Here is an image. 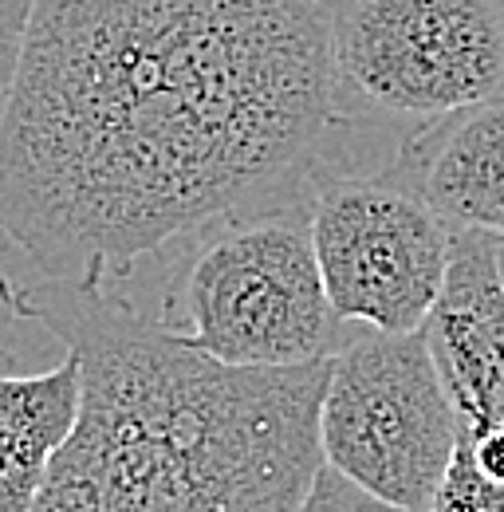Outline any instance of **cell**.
<instances>
[{
    "instance_id": "1",
    "label": "cell",
    "mask_w": 504,
    "mask_h": 512,
    "mask_svg": "<svg viewBox=\"0 0 504 512\" xmlns=\"http://www.w3.org/2000/svg\"><path fill=\"white\" fill-rule=\"evenodd\" d=\"M319 0H32L0 107V233L115 284L205 221L343 170Z\"/></svg>"
},
{
    "instance_id": "2",
    "label": "cell",
    "mask_w": 504,
    "mask_h": 512,
    "mask_svg": "<svg viewBox=\"0 0 504 512\" xmlns=\"http://www.w3.org/2000/svg\"><path fill=\"white\" fill-rule=\"evenodd\" d=\"M20 316L79 359V418L32 512H296L323 465L331 359L221 363L115 284H20Z\"/></svg>"
},
{
    "instance_id": "3",
    "label": "cell",
    "mask_w": 504,
    "mask_h": 512,
    "mask_svg": "<svg viewBox=\"0 0 504 512\" xmlns=\"http://www.w3.org/2000/svg\"><path fill=\"white\" fill-rule=\"evenodd\" d=\"M154 320L189 347L237 367L331 359L347 335L312 241V197L221 213L178 245Z\"/></svg>"
},
{
    "instance_id": "4",
    "label": "cell",
    "mask_w": 504,
    "mask_h": 512,
    "mask_svg": "<svg viewBox=\"0 0 504 512\" xmlns=\"http://www.w3.org/2000/svg\"><path fill=\"white\" fill-rule=\"evenodd\" d=\"M335 115L402 134L504 95V0H319Z\"/></svg>"
},
{
    "instance_id": "5",
    "label": "cell",
    "mask_w": 504,
    "mask_h": 512,
    "mask_svg": "<svg viewBox=\"0 0 504 512\" xmlns=\"http://www.w3.org/2000/svg\"><path fill=\"white\" fill-rule=\"evenodd\" d=\"M461 422L422 331H347L319 402L331 469L410 512H430Z\"/></svg>"
},
{
    "instance_id": "6",
    "label": "cell",
    "mask_w": 504,
    "mask_h": 512,
    "mask_svg": "<svg viewBox=\"0 0 504 512\" xmlns=\"http://www.w3.org/2000/svg\"><path fill=\"white\" fill-rule=\"evenodd\" d=\"M312 241L327 300L347 327L422 331L445 284L453 229L394 182L335 170L312 190Z\"/></svg>"
},
{
    "instance_id": "7",
    "label": "cell",
    "mask_w": 504,
    "mask_h": 512,
    "mask_svg": "<svg viewBox=\"0 0 504 512\" xmlns=\"http://www.w3.org/2000/svg\"><path fill=\"white\" fill-rule=\"evenodd\" d=\"M441 383L461 430L504 426V292L497 233L453 229L441 296L426 320Z\"/></svg>"
},
{
    "instance_id": "8",
    "label": "cell",
    "mask_w": 504,
    "mask_h": 512,
    "mask_svg": "<svg viewBox=\"0 0 504 512\" xmlns=\"http://www.w3.org/2000/svg\"><path fill=\"white\" fill-rule=\"evenodd\" d=\"M382 170L449 229L504 233V95L406 130Z\"/></svg>"
},
{
    "instance_id": "9",
    "label": "cell",
    "mask_w": 504,
    "mask_h": 512,
    "mask_svg": "<svg viewBox=\"0 0 504 512\" xmlns=\"http://www.w3.org/2000/svg\"><path fill=\"white\" fill-rule=\"evenodd\" d=\"M79 418V359L20 371L0 347V512H32Z\"/></svg>"
},
{
    "instance_id": "10",
    "label": "cell",
    "mask_w": 504,
    "mask_h": 512,
    "mask_svg": "<svg viewBox=\"0 0 504 512\" xmlns=\"http://www.w3.org/2000/svg\"><path fill=\"white\" fill-rule=\"evenodd\" d=\"M430 512H504V485L501 481H489L473 457L465 442L457 438L453 449V461L441 477L438 493L430 501Z\"/></svg>"
},
{
    "instance_id": "11",
    "label": "cell",
    "mask_w": 504,
    "mask_h": 512,
    "mask_svg": "<svg viewBox=\"0 0 504 512\" xmlns=\"http://www.w3.org/2000/svg\"><path fill=\"white\" fill-rule=\"evenodd\" d=\"M296 512H410V509L382 501L371 489L355 485L351 477H343L339 469H331L323 461L319 473H315L312 489H308V497H304V505Z\"/></svg>"
},
{
    "instance_id": "12",
    "label": "cell",
    "mask_w": 504,
    "mask_h": 512,
    "mask_svg": "<svg viewBox=\"0 0 504 512\" xmlns=\"http://www.w3.org/2000/svg\"><path fill=\"white\" fill-rule=\"evenodd\" d=\"M28 4L32 0H0V107L16 71V56H20V36L28 24Z\"/></svg>"
},
{
    "instance_id": "13",
    "label": "cell",
    "mask_w": 504,
    "mask_h": 512,
    "mask_svg": "<svg viewBox=\"0 0 504 512\" xmlns=\"http://www.w3.org/2000/svg\"><path fill=\"white\" fill-rule=\"evenodd\" d=\"M461 442L469 449L473 465L504 485V426H485V430H461Z\"/></svg>"
},
{
    "instance_id": "14",
    "label": "cell",
    "mask_w": 504,
    "mask_h": 512,
    "mask_svg": "<svg viewBox=\"0 0 504 512\" xmlns=\"http://www.w3.org/2000/svg\"><path fill=\"white\" fill-rule=\"evenodd\" d=\"M0 237H4V233H0ZM16 320L24 323V316H20V284H12V280L4 276V268H0V331Z\"/></svg>"
},
{
    "instance_id": "15",
    "label": "cell",
    "mask_w": 504,
    "mask_h": 512,
    "mask_svg": "<svg viewBox=\"0 0 504 512\" xmlns=\"http://www.w3.org/2000/svg\"><path fill=\"white\" fill-rule=\"evenodd\" d=\"M497 280H501L504 292V233H497Z\"/></svg>"
}]
</instances>
